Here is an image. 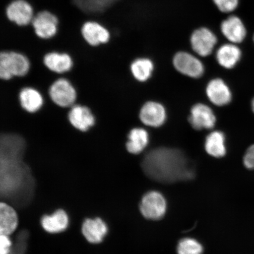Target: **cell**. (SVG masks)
Masks as SVG:
<instances>
[{"label":"cell","mask_w":254,"mask_h":254,"mask_svg":"<svg viewBox=\"0 0 254 254\" xmlns=\"http://www.w3.org/2000/svg\"><path fill=\"white\" fill-rule=\"evenodd\" d=\"M217 41L216 35L206 27L193 31L190 37V46L193 52L204 57L210 55L213 52Z\"/></svg>","instance_id":"52a82bcc"},{"label":"cell","mask_w":254,"mask_h":254,"mask_svg":"<svg viewBox=\"0 0 254 254\" xmlns=\"http://www.w3.org/2000/svg\"><path fill=\"white\" fill-rule=\"evenodd\" d=\"M6 15L9 20L18 26H26L33 18V9L25 0H14L6 8Z\"/></svg>","instance_id":"5bb4252c"},{"label":"cell","mask_w":254,"mask_h":254,"mask_svg":"<svg viewBox=\"0 0 254 254\" xmlns=\"http://www.w3.org/2000/svg\"><path fill=\"white\" fill-rule=\"evenodd\" d=\"M216 7L223 13H230L237 8L239 0H212Z\"/></svg>","instance_id":"484cf974"},{"label":"cell","mask_w":254,"mask_h":254,"mask_svg":"<svg viewBox=\"0 0 254 254\" xmlns=\"http://www.w3.org/2000/svg\"><path fill=\"white\" fill-rule=\"evenodd\" d=\"M66 118L72 127L79 132H87L96 123V117L90 107L76 103L67 110Z\"/></svg>","instance_id":"277c9868"},{"label":"cell","mask_w":254,"mask_h":254,"mask_svg":"<svg viewBox=\"0 0 254 254\" xmlns=\"http://www.w3.org/2000/svg\"><path fill=\"white\" fill-rule=\"evenodd\" d=\"M154 63L147 58H138L132 61L129 69L132 77L139 82H145L151 77Z\"/></svg>","instance_id":"603a6c76"},{"label":"cell","mask_w":254,"mask_h":254,"mask_svg":"<svg viewBox=\"0 0 254 254\" xmlns=\"http://www.w3.org/2000/svg\"><path fill=\"white\" fill-rule=\"evenodd\" d=\"M19 218L17 211L7 203L0 204V235L10 236L18 226Z\"/></svg>","instance_id":"d6986e66"},{"label":"cell","mask_w":254,"mask_h":254,"mask_svg":"<svg viewBox=\"0 0 254 254\" xmlns=\"http://www.w3.org/2000/svg\"><path fill=\"white\" fill-rule=\"evenodd\" d=\"M31 61L27 55L18 51L5 50L0 53V79L9 81L28 74Z\"/></svg>","instance_id":"7a4b0ae2"},{"label":"cell","mask_w":254,"mask_h":254,"mask_svg":"<svg viewBox=\"0 0 254 254\" xmlns=\"http://www.w3.org/2000/svg\"><path fill=\"white\" fill-rule=\"evenodd\" d=\"M81 34L85 43L91 47L105 45L110 40L109 30L95 22L88 21L82 25Z\"/></svg>","instance_id":"8fae6325"},{"label":"cell","mask_w":254,"mask_h":254,"mask_svg":"<svg viewBox=\"0 0 254 254\" xmlns=\"http://www.w3.org/2000/svg\"><path fill=\"white\" fill-rule=\"evenodd\" d=\"M119 0H73L74 4L87 14L102 13Z\"/></svg>","instance_id":"cb8c5ba5"},{"label":"cell","mask_w":254,"mask_h":254,"mask_svg":"<svg viewBox=\"0 0 254 254\" xmlns=\"http://www.w3.org/2000/svg\"><path fill=\"white\" fill-rule=\"evenodd\" d=\"M149 135L144 128L136 127L130 129L126 143L127 151L131 154H139L147 147Z\"/></svg>","instance_id":"44dd1931"},{"label":"cell","mask_w":254,"mask_h":254,"mask_svg":"<svg viewBox=\"0 0 254 254\" xmlns=\"http://www.w3.org/2000/svg\"><path fill=\"white\" fill-rule=\"evenodd\" d=\"M144 173L155 182L171 184L192 180L195 170L182 151L157 148L149 152L142 162Z\"/></svg>","instance_id":"6da1fadb"},{"label":"cell","mask_w":254,"mask_h":254,"mask_svg":"<svg viewBox=\"0 0 254 254\" xmlns=\"http://www.w3.org/2000/svg\"><path fill=\"white\" fill-rule=\"evenodd\" d=\"M141 213L145 218L158 220L163 218L167 211L166 199L160 192L150 191L143 196L140 205Z\"/></svg>","instance_id":"5b68a950"},{"label":"cell","mask_w":254,"mask_h":254,"mask_svg":"<svg viewBox=\"0 0 254 254\" xmlns=\"http://www.w3.org/2000/svg\"><path fill=\"white\" fill-rule=\"evenodd\" d=\"M44 66L57 77L64 75L72 70L74 60L69 53L51 51L44 55L42 59Z\"/></svg>","instance_id":"8992f818"},{"label":"cell","mask_w":254,"mask_h":254,"mask_svg":"<svg viewBox=\"0 0 254 254\" xmlns=\"http://www.w3.org/2000/svg\"><path fill=\"white\" fill-rule=\"evenodd\" d=\"M40 222L41 227L47 233L59 234L67 229L69 220L66 212L59 209L52 214L43 216Z\"/></svg>","instance_id":"ac0fdd59"},{"label":"cell","mask_w":254,"mask_h":254,"mask_svg":"<svg viewBox=\"0 0 254 254\" xmlns=\"http://www.w3.org/2000/svg\"><path fill=\"white\" fill-rule=\"evenodd\" d=\"M205 149L207 153L215 158H221L226 154L225 136L223 132L215 131L206 136Z\"/></svg>","instance_id":"7402d4cb"},{"label":"cell","mask_w":254,"mask_h":254,"mask_svg":"<svg viewBox=\"0 0 254 254\" xmlns=\"http://www.w3.org/2000/svg\"><path fill=\"white\" fill-rule=\"evenodd\" d=\"M221 31L231 43H242L247 36V30L242 20L238 16L232 15L222 21Z\"/></svg>","instance_id":"2e32d148"},{"label":"cell","mask_w":254,"mask_h":254,"mask_svg":"<svg viewBox=\"0 0 254 254\" xmlns=\"http://www.w3.org/2000/svg\"><path fill=\"white\" fill-rule=\"evenodd\" d=\"M18 101L22 110L33 114L39 112L43 109L46 103V98L39 89L24 86L18 91Z\"/></svg>","instance_id":"30bf717a"},{"label":"cell","mask_w":254,"mask_h":254,"mask_svg":"<svg viewBox=\"0 0 254 254\" xmlns=\"http://www.w3.org/2000/svg\"><path fill=\"white\" fill-rule=\"evenodd\" d=\"M81 232L89 243L98 244L102 243L106 237L109 227L106 222L100 217L88 218L82 223Z\"/></svg>","instance_id":"9a60e30c"},{"label":"cell","mask_w":254,"mask_h":254,"mask_svg":"<svg viewBox=\"0 0 254 254\" xmlns=\"http://www.w3.org/2000/svg\"><path fill=\"white\" fill-rule=\"evenodd\" d=\"M244 164L248 169H254V144L250 146L244 157Z\"/></svg>","instance_id":"83f0119b"},{"label":"cell","mask_w":254,"mask_h":254,"mask_svg":"<svg viewBox=\"0 0 254 254\" xmlns=\"http://www.w3.org/2000/svg\"><path fill=\"white\" fill-rule=\"evenodd\" d=\"M139 118L145 126L155 128L161 127L166 122V110L161 104L149 101L143 105L139 111Z\"/></svg>","instance_id":"4fadbf2b"},{"label":"cell","mask_w":254,"mask_h":254,"mask_svg":"<svg viewBox=\"0 0 254 254\" xmlns=\"http://www.w3.org/2000/svg\"><path fill=\"white\" fill-rule=\"evenodd\" d=\"M252 109H253V112L254 113V98L252 101Z\"/></svg>","instance_id":"f1b7e54d"},{"label":"cell","mask_w":254,"mask_h":254,"mask_svg":"<svg viewBox=\"0 0 254 254\" xmlns=\"http://www.w3.org/2000/svg\"><path fill=\"white\" fill-rule=\"evenodd\" d=\"M189 122L192 128L196 130L210 129L215 125L216 117L210 107L198 103L194 105L190 110Z\"/></svg>","instance_id":"7c38bea8"},{"label":"cell","mask_w":254,"mask_h":254,"mask_svg":"<svg viewBox=\"0 0 254 254\" xmlns=\"http://www.w3.org/2000/svg\"><path fill=\"white\" fill-rule=\"evenodd\" d=\"M206 93L209 101L217 106H226L232 100L230 88L221 78L211 79L206 86Z\"/></svg>","instance_id":"e0dca14e"},{"label":"cell","mask_w":254,"mask_h":254,"mask_svg":"<svg viewBox=\"0 0 254 254\" xmlns=\"http://www.w3.org/2000/svg\"><path fill=\"white\" fill-rule=\"evenodd\" d=\"M253 40H254V35Z\"/></svg>","instance_id":"f546056e"},{"label":"cell","mask_w":254,"mask_h":254,"mask_svg":"<svg viewBox=\"0 0 254 254\" xmlns=\"http://www.w3.org/2000/svg\"><path fill=\"white\" fill-rule=\"evenodd\" d=\"M242 53L236 44L228 43L221 46L216 53V59L222 67L231 69L236 66L241 58Z\"/></svg>","instance_id":"ffe728a7"},{"label":"cell","mask_w":254,"mask_h":254,"mask_svg":"<svg viewBox=\"0 0 254 254\" xmlns=\"http://www.w3.org/2000/svg\"><path fill=\"white\" fill-rule=\"evenodd\" d=\"M45 97L57 107L68 109L77 103L78 92L68 78L60 76L50 84Z\"/></svg>","instance_id":"3957f363"},{"label":"cell","mask_w":254,"mask_h":254,"mask_svg":"<svg viewBox=\"0 0 254 254\" xmlns=\"http://www.w3.org/2000/svg\"><path fill=\"white\" fill-rule=\"evenodd\" d=\"M203 250L201 244L190 238H184L177 247L178 254H202Z\"/></svg>","instance_id":"d4e9b609"},{"label":"cell","mask_w":254,"mask_h":254,"mask_svg":"<svg viewBox=\"0 0 254 254\" xmlns=\"http://www.w3.org/2000/svg\"><path fill=\"white\" fill-rule=\"evenodd\" d=\"M173 65L177 70L184 75L193 78L201 77L204 72V66L197 57L191 54L181 52L173 58Z\"/></svg>","instance_id":"ba28073f"},{"label":"cell","mask_w":254,"mask_h":254,"mask_svg":"<svg viewBox=\"0 0 254 254\" xmlns=\"http://www.w3.org/2000/svg\"><path fill=\"white\" fill-rule=\"evenodd\" d=\"M12 243L10 237L5 235H0V254H11Z\"/></svg>","instance_id":"4316f807"},{"label":"cell","mask_w":254,"mask_h":254,"mask_svg":"<svg viewBox=\"0 0 254 254\" xmlns=\"http://www.w3.org/2000/svg\"><path fill=\"white\" fill-rule=\"evenodd\" d=\"M34 33L41 40H49L57 33L58 19L49 11H42L35 15L31 21Z\"/></svg>","instance_id":"9c48e42d"}]
</instances>
